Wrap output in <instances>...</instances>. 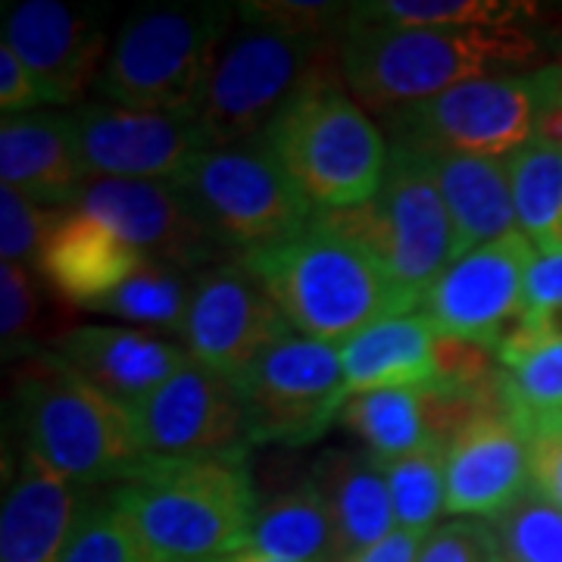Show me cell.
Segmentation results:
<instances>
[{
  "label": "cell",
  "mask_w": 562,
  "mask_h": 562,
  "mask_svg": "<svg viewBox=\"0 0 562 562\" xmlns=\"http://www.w3.org/2000/svg\"><path fill=\"white\" fill-rule=\"evenodd\" d=\"M72 206L110 225L144 260L201 272L228 257L172 181L85 179Z\"/></svg>",
  "instance_id": "9a60e30c"
},
{
  "label": "cell",
  "mask_w": 562,
  "mask_h": 562,
  "mask_svg": "<svg viewBox=\"0 0 562 562\" xmlns=\"http://www.w3.org/2000/svg\"><path fill=\"white\" fill-rule=\"evenodd\" d=\"M250 443L306 447L338 422L347 394L341 350L297 331L266 347L235 379Z\"/></svg>",
  "instance_id": "8fae6325"
},
{
  "label": "cell",
  "mask_w": 562,
  "mask_h": 562,
  "mask_svg": "<svg viewBox=\"0 0 562 562\" xmlns=\"http://www.w3.org/2000/svg\"><path fill=\"white\" fill-rule=\"evenodd\" d=\"M538 13L519 0H375L353 3L357 22H382L401 29H516Z\"/></svg>",
  "instance_id": "f546056e"
},
{
  "label": "cell",
  "mask_w": 562,
  "mask_h": 562,
  "mask_svg": "<svg viewBox=\"0 0 562 562\" xmlns=\"http://www.w3.org/2000/svg\"><path fill=\"white\" fill-rule=\"evenodd\" d=\"M241 260L303 338L338 347L387 316L416 313L379 254L319 220L294 241Z\"/></svg>",
  "instance_id": "3957f363"
},
{
  "label": "cell",
  "mask_w": 562,
  "mask_h": 562,
  "mask_svg": "<svg viewBox=\"0 0 562 562\" xmlns=\"http://www.w3.org/2000/svg\"><path fill=\"white\" fill-rule=\"evenodd\" d=\"M538 138L553 140V144H560L562 147V66H560V79H557L553 91H550V98H547V106H543Z\"/></svg>",
  "instance_id": "ee69618b"
},
{
  "label": "cell",
  "mask_w": 562,
  "mask_h": 562,
  "mask_svg": "<svg viewBox=\"0 0 562 562\" xmlns=\"http://www.w3.org/2000/svg\"><path fill=\"white\" fill-rule=\"evenodd\" d=\"M316 220L379 254L416 310L431 284L465 257L431 162L406 144H391L375 201L350 210H316Z\"/></svg>",
  "instance_id": "ba28073f"
},
{
  "label": "cell",
  "mask_w": 562,
  "mask_h": 562,
  "mask_svg": "<svg viewBox=\"0 0 562 562\" xmlns=\"http://www.w3.org/2000/svg\"><path fill=\"white\" fill-rule=\"evenodd\" d=\"M425 541H428V535L406 531V528H394V531H391L387 538H382L379 543H372V547H366L360 553L347 557V562H416Z\"/></svg>",
  "instance_id": "b9f144b4"
},
{
  "label": "cell",
  "mask_w": 562,
  "mask_h": 562,
  "mask_svg": "<svg viewBox=\"0 0 562 562\" xmlns=\"http://www.w3.org/2000/svg\"><path fill=\"white\" fill-rule=\"evenodd\" d=\"M54 353L128 416L191 360L181 344L157 331L120 325L72 328L54 344Z\"/></svg>",
  "instance_id": "d6986e66"
},
{
  "label": "cell",
  "mask_w": 562,
  "mask_h": 562,
  "mask_svg": "<svg viewBox=\"0 0 562 562\" xmlns=\"http://www.w3.org/2000/svg\"><path fill=\"white\" fill-rule=\"evenodd\" d=\"M310 482L316 484L331 519L338 525L347 557L379 543L397 528L391 487L382 462L353 450H325L313 462Z\"/></svg>",
  "instance_id": "cb8c5ba5"
},
{
  "label": "cell",
  "mask_w": 562,
  "mask_h": 562,
  "mask_svg": "<svg viewBox=\"0 0 562 562\" xmlns=\"http://www.w3.org/2000/svg\"><path fill=\"white\" fill-rule=\"evenodd\" d=\"M85 179L176 181L210 144L191 113H147L106 101L76 110Z\"/></svg>",
  "instance_id": "2e32d148"
},
{
  "label": "cell",
  "mask_w": 562,
  "mask_h": 562,
  "mask_svg": "<svg viewBox=\"0 0 562 562\" xmlns=\"http://www.w3.org/2000/svg\"><path fill=\"white\" fill-rule=\"evenodd\" d=\"M350 435L379 462L401 460L435 441L428 387H382L350 394L338 416Z\"/></svg>",
  "instance_id": "4316f807"
},
{
  "label": "cell",
  "mask_w": 562,
  "mask_h": 562,
  "mask_svg": "<svg viewBox=\"0 0 562 562\" xmlns=\"http://www.w3.org/2000/svg\"><path fill=\"white\" fill-rule=\"evenodd\" d=\"M238 20L288 32L297 38L341 41L353 22V3H325V0H244Z\"/></svg>",
  "instance_id": "d590c367"
},
{
  "label": "cell",
  "mask_w": 562,
  "mask_h": 562,
  "mask_svg": "<svg viewBox=\"0 0 562 562\" xmlns=\"http://www.w3.org/2000/svg\"><path fill=\"white\" fill-rule=\"evenodd\" d=\"M247 547L279 560L347 562L338 525L310 479L260 501Z\"/></svg>",
  "instance_id": "484cf974"
},
{
  "label": "cell",
  "mask_w": 562,
  "mask_h": 562,
  "mask_svg": "<svg viewBox=\"0 0 562 562\" xmlns=\"http://www.w3.org/2000/svg\"><path fill=\"white\" fill-rule=\"evenodd\" d=\"M144 460H250L235 379L188 360L132 413Z\"/></svg>",
  "instance_id": "7c38bea8"
},
{
  "label": "cell",
  "mask_w": 562,
  "mask_h": 562,
  "mask_svg": "<svg viewBox=\"0 0 562 562\" xmlns=\"http://www.w3.org/2000/svg\"><path fill=\"white\" fill-rule=\"evenodd\" d=\"M531 260L535 244L522 232L475 247L431 284L419 313L441 338L479 341L497 350L503 335L522 319Z\"/></svg>",
  "instance_id": "5bb4252c"
},
{
  "label": "cell",
  "mask_w": 562,
  "mask_h": 562,
  "mask_svg": "<svg viewBox=\"0 0 562 562\" xmlns=\"http://www.w3.org/2000/svg\"><path fill=\"white\" fill-rule=\"evenodd\" d=\"M491 562H562V509L531 487L484 522Z\"/></svg>",
  "instance_id": "d6a6232c"
},
{
  "label": "cell",
  "mask_w": 562,
  "mask_h": 562,
  "mask_svg": "<svg viewBox=\"0 0 562 562\" xmlns=\"http://www.w3.org/2000/svg\"><path fill=\"white\" fill-rule=\"evenodd\" d=\"M13 413L25 450L79 487L120 484L144 462L132 416L54 350L16 362Z\"/></svg>",
  "instance_id": "277c9868"
},
{
  "label": "cell",
  "mask_w": 562,
  "mask_h": 562,
  "mask_svg": "<svg viewBox=\"0 0 562 562\" xmlns=\"http://www.w3.org/2000/svg\"><path fill=\"white\" fill-rule=\"evenodd\" d=\"M416 562H491L484 522L457 519L435 528Z\"/></svg>",
  "instance_id": "74e56055"
},
{
  "label": "cell",
  "mask_w": 562,
  "mask_h": 562,
  "mask_svg": "<svg viewBox=\"0 0 562 562\" xmlns=\"http://www.w3.org/2000/svg\"><path fill=\"white\" fill-rule=\"evenodd\" d=\"M3 44H10L32 72L41 101L54 106L79 103L85 91L98 85L110 54L101 16L60 0L7 3Z\"/></svg>",
  "instance_id": "e0dca14e"
},
{
  "label": "cell",
  "mask_w": 562,
  "mask_h": 562,
  "mask_svg": "<svg viewBox=\"0 0 562 562\" xmlns=\"http://www.w3.org/2000/svg\"><path fill=\"white\" fill-rule=\"evenodd\" d=\"M397 528L431 535L447 506V447L428 443L409 457L382 462Z\"/></svg>",
  "instance_id": "836d02e7"
},
{
  "label": "cell",
  "mask_w": 562,
  "mask_h": 562,
  "mask_svg": "<svg viewBox=\"0 0 562 562\" xmlns=\"http://www.w3.org/2000/svg\"><path fill=\"white\" fill-rule=\"evenodd\" d=\"M140 262L144 257L110 225L69 206L60 210V220L41 250L38 276L63 303L98 310Z\"/></svg>",
  "instance_id": "7402d4cb"
},
{
  "label": "cell",
  "mask_w": 562,
  "mask_h": 562,
  "mask_svg": "<svg viewBox=\"0 0 562 562\" xmlns=\"http://www.w3.org/2000/svg\"><path fill=\"white\" fill-rule=\"evenodd\" d=\"M220 562H294V560H279V557H266L260 550H250V547H244L238 553H232V557H225Z\"/></svg>",
  "instance_id": "f6af8a7d"
},
{
  "label": "cell",
  "mask_w": 562,
  "mask_h": 562,
  "mask_svg": "<svg viewBox=\"0 0 562 562\" xmlns=\"http://www.w3.org/2000/svg\"><path fill=\"white\" fill-rule=\"evenodd\" d=\"M0 338L7 360H25L41 353V341H60V310L44 297L38 272L3 262L0 266Z\"/></svg>",
  "instance_id": "1f68e13d"
},
{
  "label": "cell",
  "mask_w": 562,
  "mask_h": 562,
  "mask_svg": "<svg viewBox=\"0 0 562 562\" xmlns=\"http://www.w3.org/2000/svg\"><path fill=\"white\" fill-rule=\"evenodd\" d=\"M438 331L422 313H401L369 325L341 347L347 394L435 382Z\"/></svg>",
  "instance_id": "d4e9b609"
},
{
  "label": "cell",
  "mask_w": 562,
  "mask_h": 562,
  "mask_svg": "<svg viewBox=\"0 0 562 562\" xmlns=\"http://www.w3.org/2000/svg\"><path fill=\"white\" fill-rule=\"evenodd\" d=\"M562 303V247L538 250L525 276V313Z\"/></svg>",
  "instance_id": "60d3db41"
},
{
  "label": "cell",
  "mask_w": 562,
  "mask_h": 562,
  "mask_svg": "<svg viewBox=\"0 0 562 562\" xmlns=\"http://www.w3.org/2000/svg\"><path fill=\"white\" fill-rule=\"evenodd\" d=\"M560 247H562V228H560Z\"/></svg>",
  "instance_id": "bcb514c9"
},
{
  "label": "cell",
  "mask_w": 562,
  "mask_h": 562,
  "mask_svg": "<svg viewBox=\"0 0 562 562\" xmlns=\"http://www.w3.org/2000/svg\"><path fill=\"white\" fill-rule=\"evenodd\" d=\"M0 181L50 210H69L85 184L76 113L32 110L0 122Z\"/></svg>",
  "instance_id": "ffe728a7"
},
{
  "label": "cell",
  "mask_w": 562,
  "mask_h": 562,
  "mask_svg": "<svg viewBox=\"0 0 562 562\" xmlns=\"http://www.w3.org/2000/svg\"><path fill=\"white\" fill-rule=\"evenodd\" d=\"M172 184L235 260L294 241L316 220L313 201L284 172L266 140L206 147Z\"/></svg>",
  "instance_id": "9c48e42d"
},
{
  "label": "cell",
  "mask_w": 562,
  "mask_h": 562,
  "mask_svg": "<svg viewBox=\"0 0 562 562\" xmlns=\"http://www.w3.org/2000/svg\"><path fill=\"white\" fill-rule=\"evenodd\" d=\"M338 47L347 91L379 116L465 81L497 79L494 72L538 57V41L522 29H401L357 20Z\"/></svg>",
  "instance_id": "7a4b0ae2"
},
{
  "label": "cell",
  "mask_w": 562,
  "mask_h": 562,
  "mask_svg": "<svg viewBox=\"0 0 562 562\" xmlns=\"http://www.w3.org/2000/svg\"><path fill=\"white\" fill-rule=\"evenodd\" d=\"M262 140L316 210L375 201L391 160L384 132L353 101L341 69L313 81Z\"/></svg>",
  "instance_id": "52a82bcc"
},
{
  "label": "cell",
  "mask_w": 562,
  "mask_h": 562,
  "mask_svg": "<svg viewBox=\"0 0 562 562\" xmlns=\"http://www.w3.org/2000/svg\"><path fill=\"white\" fill-rule=\"evenodd\" d=\"M60 562H150V557L106 494L85 503Z\"/></svg>",
  "instance_id": "e575fe53"
},
{
  "label": "cell",
  "mask_w": 562,
  "mask_h": 562,
  "mask_svg": "<svg viewBox=\"0 0 562 562\" xmlns=\"http://www.w3.org/2000/svg\"><path fill=\"white\" fill-rule=\"evenodd\" d=\"M194 272L176 266L144 260L120 288L98 306V313L140 325L144 331H176L181 335Z\"/></svg>",
  "instance_id": "4dcf8cb0"
},
{
  "label": "cell",
  "mask_w": 562,
  "mask_h": 562,
  "mask_svg": "<svg viewBox=\"0 0 562 562\" xmlns=\"http://www.w3.org/2000/svg\"><path fill=\"white\" fill-rule=\"evenodd\" d=\"M38 103L44 101H41V91L32 72L16 57V50L0 41V110H3V116L32 113V110H38Z\"/></svg>",
  "instance_id": "ab89813d"
},
{
  "label": "cell",
  "mask_w": 562,
  "mask_h": 562,
  "mask_svg": "<svg viewBox=\"0 0 562 562\" xmlns=\"http://www.w3.org/2000/svg\"><path fill=\"white\" fill-rule=\"evenodd\" d=\"M522 325L538 341L562 344V303L535 310V313H522Z\"/></svg>",
  "instance_id": "7bdbcfd3"
},
{
  "label": "cell",
  "mask_w": 562,
  "mask_h": 562,
  "mask_svg": "<svg viewBox=\"0 0 562 562\" xmlns=\"http://www.w3.org/2000/svg\"><path fill=\"white\" fill-rule=\"evenodd\" d=\"M531 441V487L562 509V422L538 428Z\"/></svg>",
  "instance_id": "f35d334b"
},
{
  "label": "cell",
  "mask_w": 562,
  "mask_h": 562,
  "mask_svg": "<svg viewBox=\"0 0 562 562\" xmlns=\"http://www.w3.org/2000/svg\"><path fill=\"white\" fill-rule=\"evenodd\" d=\"M291 331L294 328L244 260H225L194 272L179 335L194 362L225 379H238L266 347Z\"/></svg>",
  "instance_id": "4fadbf2b"
},
{
  "label": "cell",
  "mask_w": 562,
  "mask_h": 562,
  "mask_svg": "<svg viewBox=\"0 0 562 562\" xmlns=\"http://www.w3.org/2000/svg\"><path fill=\"white\" fill-rule=\"evenodd\" d=\"M238 22L232 3H160L122 22L98 76V98L147 113H191Z\"/></svg>",
  "instance_id": "5b68a950"
},
{
  "label": "cell",
  "mask_w": 562,
  "mask_h": 562,
  "mask_svg": "<svg viewBox=\"0 0 562 562\" xmlns=\"http://www.w3.org/2000/svg\"><path fill=\"white\" fill-rule=\"evenodd\" d=\"M81 509L79 484L22 450L0 509V562H60Z\"/></svg>",
  "instance_id": "44dd1931"
},
{
  "label": "cell",
  "mask_w": 562,
  "mask_h": 562,
  "mask_svg": "<svg viewBox=\"0 0 562 562\" xmlns=\"http://www.w3.org/2000/svg\"><path fill=\"white\" fill-rule=\"evenodd\" d=\"M338 69V41L297 38L241 22L220 47L191 116L210 147L254 144L313 81Z\"/></svg>",
  "instance_id": "8992f818"
},
{
  "label": "cell",
  "mask_w": 562,
  "mask_h": 562,
  "mask_svg": "<svg viewBox=\"0 0 562 562\" xmlns=\"http://www.w3.org/2000/svg\"><path fill=\"white\" fill-rule=\"evenodd\" d=\"M425 154V150H422ZM460 235L462 254L519 232L509 166L497 157L425 154Z\"/></svg>",
  "instance_id": "603a6c76"
},
{
  "label": "cell",
  "mask_w": 562,
  "mask_h": 562,
  "mask_svg": "<svg viewBox=\"0 0 562 562\" xmlns=\"http://www.w3.org/2000/svg\"><path fill=\"white\" fill-rule=\"evenodd\" d=\"M503 366V403L525 431L562 419V344L538 341L522 319L497 344Z\"/></svg>",
  "instance_id": "83f0119b"
},
{
  "label": "cell",
  "mask_w": 562,
  "mask_h": 562,
  "mask_svg": "<svg viewBox=\"0 0 562 562\" xmlns=\"http://www.w3.org/2000/svg\"><path fill=\"white\" fill-rule=\"evenodd\" d=\"M519 232L538 250L560 247L562 228V147L535 138L506 157Z\"/></svg>",
  "instance_id": "f1b7e54d"
},
{
  "label": "cell",
  "mask_w": 562,
  "mask_h": 562,
  "mask_svg": "<svg viewBox=\"0 0 562 562\" xmlns=\"http://www.w3.org/2000/svg\"><path fill=\"white\" fill-rule=\"evenodd\" d=\"M60 210L41 206L16 188H0V260L38 272L44 244L50 238Z\"/></svg>",
  "instance_id": "8d00e7d4"
},
{
  "label": "cell",
  "mask_w": 562,
  "mask_h": 562,
  "mask_svg": "<svg viewBox=\"0 0 562 562\" xmlns=\"http://www.w3.org/2000/svg\"><path fill=\"white\" fill-rule=\"evenodd\" d=\"M560 66L535 76L475 79L438 98L384 113L391 144H406L425 154H472L513 157L538 138L541 113L557 85Z\"/></svg>",
  "instance_id": "30bf717a"
},
{
  "label": "cell",
  "mask_w": 562,
  "mask_h": 562,
  "mask_svg": "<svg viewBox=\"0 0 562 562\" xmlns=\"http://www.w3.org/2000/svg\"><path fill=\"white\" fill-rule=\"evenodd\" d=\"M110 501L150 562H220L250 541L257 487L250 460H144Z\"/></svg>",
  "instance_id": "6da1fadb"
},
{
  "label": "cell",
  "mask_w": 562,
  "mask_h": 562,
  "mask_svg": "<svg viewBox=\"0 0 562 562\" xmlns=\"http://www.w3.org/2000/svg\"><path fill=\"white\" fill-rule=\"evenodd\" d=\"M531 491V441L506 406L484 409L447 443V506L457 519L491 522Z\"/></svg>",
  "instance_id": "ac0fdd59"
}]
</instances>
